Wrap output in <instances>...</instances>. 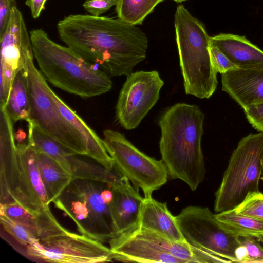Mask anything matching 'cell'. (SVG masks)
I'll list each match as a JSON object with an SVG mask.
<instances>
[{
	"mask_svg": "<svg viewBox=\"0 0 263 263\" xmlns=\"http://www.w3.org/2000/svg\"><path fill=\"white\" fill-rule=\"evenodd\" d=\"M57 29L68 47L110 77H127L146 56V34L119 18L70 15L58 23Z\"/></svg>",
	"mask_w": 263,
	"mask_h": 263,
	"instance_id": "6da1fadb",
	"label": "cell"
},
{
	"mask_svg": "<svg viewBox=\"0 0 263 263\" xmlns=\"http://www.w3.org/2000/svg\"><path fill=\"white\" fill-rule=\"evenodd\" d=\"M204 113L196 105L178 103L160 115L159 149L172 179L184 181L195 191L205 174L201 148Z\"/></svg>",
	"mask_w": 263,
	"mask_h": 263,
	"instance_id": "7a4b0ae2",
	"label": "cell"
},
{
	"mask_svg": "<svg viewBox=\"0 0 263 263\" xmlns=\"http://www.w3.org/2000/svg\"><path fill=\"white\" fill-rule=\"evenodd\" d=\"M13 122L0 107L1 203L16 202L35 217L51 212L36 161V149L15 143Z\"/></svg>",
	"mask_w": 263,
	"mask_h": 263,
	"instance_id": "3957f363",
	"label": "cell"
},
{
	"mask_svg": "<svg viewBox=\"0 0 263 263\" xmlns=\"http://www.w3.org/2000/svg\"><path fill=\"white\" fill-rule=\"evenodd\" d=\"M34 57L51 84L82 98L105 93L112 88L110 77L69 47L51 40L42 29L30 31Z\"/></svg>",
	"mask_w": 263,
	"mask_h": 263,
	"instance_id": "277c9868",
	"label": "cell"
},
{
	"mask_svg": "<svg viewBox=\"0 0 263 263\" xmlns=\"http://www.w3.org/2000/svg\"><path fill=\"white\" fill-rule=\"evenodd\" d=\"M174 25L185 92L209 99L218 84L210 54L211 37L203 24L183 5L177 7Z\"/></svg>",
	"mask_w": 263,
	"mask_h": 263,
	"instance_id": "5b68a950",
	"label": "cell"
},
{
	"mask_svg": "<svg viewBox=\"0 0 263 263\" xmlns=\"http://www.w3.org/2000/svg\"><path fill=\"white\" fill-rule=\"evenodd\" d=\"M113 259L122 262H215L217 257L186 242L173 241L140 226L110 239Z\"/></svg>",
	"mask_w": 263,
	"mask_h": 263,
	"instance_id": "8992f818",
	"label": "cell"
},
{
	"mask_svg": "<svg viewBox=\"0 0 263 263\" xmlns=\"http://www.w3.org/2000/svg\"><path fill=\"white\" fill-rule=\"evenodd\" d=\"M262 161L263 132L242 137L231 154L215 192L216 213L234 209L248 194L259 191Z\"/></svg>",
	"mask_w": 263,
	"mask_h": 263,
	"instance_id": "52a82bcc",
	"label": "cell"
},
{
	"mask_svg": "<svg viewBox=\"0 0 263 263\" xmlns=\"http://www.w3.org/2000/svg\"><path fill=\"white\" fill-rule=\"evenodd\" d=\"M33 53L26 60L30 103L29 120L46 134L76 155L87 156L85 145L79 132L61 114L52 96L53 90L34 63Z\"/></svg>",
	"mask_w": 263,
	"mask_h": 263,
	"instance_id": "ba28073f",
	"label": "cell"
},
{
	"mask_svg": "<svg viewBox=\"0 0 263 263\" xmlns=\"http://www.w3.org/2000/svg\"><path fill=\"white\" fill-rule=\"evenodd\" d=\"M103 142L112 158L114 168L127 178L133 186L141 189L144 197L165 184L168 177L164 163L151 157L135 147L120 132L103 131Z\"/></svg>",
	"mask_w": 263,
	"mask_h": 263,
	"instance_id": "9c48e42d",
	"label": "cell"
},
{
	"mask_svg": "<svg viewBox=\"0 0 263 263\" xmlns=\"http://www.w3.org/2000/svg\"><path fill=\"white\" fill-rule=\"evenodd\" d=\"M186 243L206 252L237 262L240 238L227 230L206 207L189 206L175 216Z\"/></svg>",
	"mask_w": 263,
	"mask_h": 263,
	"instance_id": "30bf717a",
	"label": "cell"
},
{
	"mask_svg": "<svg viewBox=\"0 0 263 263\" xmlns=\"http://www.w3.org/2000/svg\"><path fill=\"white\" fill-rule=\"evenodd\" d=\"M28 255L46 262L96 263L112 261V253L103 243L66 229L26 247Z\"/></svg>",
	"mask_w": 263,
	"mask_h": 263,
	"instance_id": "8fae6325",
	"label": "cell"
},
{
	"mask_svg": "<svg viewBox=\"0 0 263 263\" xmlns=\"http://www.w3.org/2000/svg\"><path fill=\"white\" fill-rule=\"evenodd\" d=\"M164 85L158 71L132 72L120 92L116 107V118L125 129L137 128L154 106Z\"/></svg>",
	"mask_w": 263,
	"mask_h": 263,
	"instance_id": "7c38bea8",
	"label": "cell"
},
{
	"mask_svg": "<svg viewBox=\"0 0 263 263\" xmlns=\"http://www.w3.org/2000/svg\"><path fill=\"white\" fill-rule=\"evenodd\" d=\"M0 43V106H6L15 75L25 68L27 57L33 53L30 34L17 7L12 10Z\"/></svg>",
	"mask_w": 263,
	"mask_h": 263,
	"instance_id": "4fadbf2b",
	"label": "cell"
},
{
	"mask_svg": "<svg viewBox=\"0 0 263 263\" xmlns=\"http://www.w3.org/2000/svg\"><path fill=\"white\" fill-rule=\"evenodd\" d=\"M221 75L222 91L243 109L263 103V63L237 67Z\"/></svg>",
	"mask_w": 263,
	"mask_h": 263,
	"instance_id": "5bb4252c",
	"label": "cell"
},
{
	"mask_svg": "<svg viewBox=\"0 0 263 263\" xmlns=\"http://www.w3.org/2000/svg\"><path fill=\"white\" fill-rule=\"evenodd\" d=\"M110 210L115 237L138 226L143 198L128 179L121 175L112 185Z\"/></svg>",
	"mask_w": 263,
	"mask_h": 263,
	"instance_id": "9a60e30c",
	"label": "cell"
},
{
	"mask_svg": "<svg viewBox=\"0 0 263 263\" xmlns=\"http://www.w3.org/2000/svg\"><path fill=\"white\" fill-rule=\"evenodd\" d=\"M105 183L87 179H74L67 187L85 202L98 240L108 243L115 235L110 205L103 201L101 195Z\"/></svg>",
	"mask_w": 263,
	"mask_h": 263,
	"instance_id": "2e32d148",
	"label": "cell"
},
{
	"mask_svg": "<svg viewBox=\"0 0 263 263\" xmlns=\"http://www.w3.org/2000/svg\"><path fill=\"white\" fill-rule=\"evenodd\" d=\"M138 226L173 241L186 242L167 203L158 201L152 196L143 198Z\"/></svg>",
	"mask_w": 263,
	"mask_h": 263,
	"instance_id": "e0dca14e",
	"label": "cell"
},
{
	"mask_svg": "<svg viewBox=\"0 0 263 263\" xmlns=\"http://www.w3.org/2000/svg\"><path fill=\"white\" fill-rule=\"evenodd\" d=\"M52 96L61 114L80 134L86 147L87 156L105 168L114 170L113 160L107 152L103 140L53 91Z\"/></svg>",
	"mask_w": 263,
	"mask_h": 263,
	"instance_id": "ac0fdd59",
	"label": "cell"
},
{
	"mask_svg": "<svg viewBox=\"0 0 263 263\" xmlns=\"http://www.w3.org/2000/svg\"><path fill=\"white\" fill-rule=\"evenodd\" d=\"M210 43L219 49L237 67L263 63V51L244 36L221 33L211 37Z\"/></svg>",
	"mask_w": 263,
	"mask_h": 263,
	"instance_id": "d6986e66",
	"label": "cell"
},
{
	"mask_svg": "<svg viewBox=\"0 0 263 263\" xmlns=\"http://www.w3.org/2000/svg\"><path fill=\"white\" fill-rule=\"evenodd\" d=\"M36 161L51 203L58 198L70 184L72 177L55 160L36 149Z\"/></svg>",
	"mask_w": 263,
	"mask_h": 263,
	"instance_id": "ffe728a7",
	"label": "cell"
},
{
	"mask_svg": "<svg viewBox=\"0 0 263 263\" xmlns=\"http://www.w3.org/2000/svg\"><path fill=\"white\" fill-rule=\"evenodd\" d=\"M53 203L73 220L80 234L98 240L90 212L80 196L67 187Z\"/></svg>",
	"mask_w": 263,
	"mask_h": 263,
	"instance_id": "44dd1931",
	"label": "cell"
},
{
	"mask_svg": "<svg viewBox=\"0 0 263 263\" xmlns=\"http://www.w3.org/2000/svg\"><path fill=\"white\" fill-rule=\"evenodd\" d=\"M215 216L234 235L254 238L263 244V220L239 214L234 209L217 213Z\"/></svg>",
	"mask_w": 263,
	"mask_h": 263,
	"instance_id": "7402d4cb",
	"label": "cell"
},
{
	"mask_svg": "<svg viewBox=\"0 0 263 263\" xmlns=\"http://www.w3.org/2000/svg\"><path fill=\"white\" fill-rule=\"evenodd\" d=\"M5 107L13 123L20 120H29L30 103L25 68L15 75Z\"/></svg>",
	"mask_w": 263,
	"mask_h": 263,
	"instance_id": "603a6c76",
	"label": "cell"
},
{
	"mask_svg": "<svg viewBox=\"0 0 263 263\" xmlns=\"http://www.w3.org/2000/svg\"><path fill=\"white\" fill-rule=\"evenodd\" d=\"M27 122L28 129L27 143L53 159L70 174L68 157L76 154L44 133L33 121L28 120Z\"/></svg>",
	"mask_w": 263,
	"mask_h": 263,
	"instance_id": "cb8c5ba5",
	"label": "cell"
},
{
	"mask_svg": "<svg viewBox=\"0 0 263 263\" xmlns=\"http://www.w3.org/2000/svg\"><path fill=\"white\" fill-rule=\"evenodd\" d=\"M118 18L134 26L142 24L155 7L164 0H116Z\"/></svg>",
	"mask_w": 263,
	"mask_h": 263,
	"instance_id": "d4e9b609",
	"label": "cell"
},
{
	"mask_svg": "<svg viewBox=\"0 0 263 263\" xmlns=\"http://www.w3.org/2000/svg\"><path fill=\"white\" fill-rule=\"evenodd\" d=\"M0 214H5L25 227L40 240V224L38 218L16 202L0 204Z\"/></svg>",
	"mask_w": 263,
	"mask_h": 263,
	"instance_id": "484cf974",
	"label": "cell"
},
{
	"mask_svg": "<svg viewBox=\"0 0 263 263\" xmlns=\"http://www.w3.org/2000/svg\"><path fill=\"white\" fill-rule=\"evenodd\" d=\"M235 255L237 262H263V246L254 238H240Z\"/></svg>",
	"mask_w": 263,
	"mask_h": 263,
	"instance_id": "4316f807",
	"label": "cell"
},
{
	"mask_svg": "<svg viewBox=\"0 0 263 263\" xmlns=\"http://www.w3.org/2000/svg\"><path fill=\"white\" fill-rule=\"evenodd\" d=\"M0 220L1 224L4 230L21 245L27 247L35 241H40L25 227L6 215L0 214Z\"/></svg>",
	"mask_w": 263,
	"mask_h": 263,
	"instance_id": "83f0119b",
	"label": "cell"
},
{
	"mask_svg": "<svg viewBox=\"0 0 263 263\" xmlns=\"http://www.w3.org/2000/svg\"><path fill=\"white\" fill-rule=\"evenodd\" d=\"M234 209L239 214L263 220V194L260 191L248 194Z\"/></svg>",
	"mask_w": 263,
	"mask_h": 263,
	"instance_id": "f1b7e54d",
	"label": "cell"
},
{
	"mask_svg": "<svg viewBox=\"0 0 263 263\" xmlns=\"http://www.w3.org/2000/svg\"><path fill=\"white\" fill-rule=\"evenodd\" d=\"M209 50L212 65L217 73L222 74L237 67L217 47L210 45Z\"/></svg>",
	"mask_w": 263,
	"mask_h": 263,
	"instance_id": "f546056e",
	"label": "cell"
},
{
	"mask_svg": "<svg viewBox=\"0 0 263 263\" xmlns=\"http://www.w3.org/2000/svg\"><path fill=\"white\" fill-rule=\"evenodd\" d=\"M116 0H85L83 4L84 9L91 15L100 16L116 6Z\"/></svg>",
	"mask_w": 263,
	"mask_h": 263,
	"instance_id": "4dcf8cb0",
	"label": "cell"
},
{
	"mask_svg": "<svg viewBox=\"0 0 263 263\" xmlns=\"http://www.w3.org/2000/svg\"><path fill=\"white\" fill-rule=\"evenodd\" d=\"M243 109L251 126L257 131L263 132V103Z\"/></svg>",
	"mask_w": 263,
	"mask_h": 263,
	"instance_id": "1f68e13d",
	"label": "cell"
},
{
	"mask_svg": "<svg viewBox=\"0 0 263 263\" xmlns=\"http://www.w3.org/2000/svg\"><path fill=\"white\" fill-rule=\"evenodd\" d=\"M16 7L15 0H0V38L7 29L13 8Z\"/></svg>",
	"mask_w": 263,
	"mask_h": 263,
	"instance_id": "d6a6232c",
	"label": "cell"
},
{
	"mask_svg": "<svg viewBox=\"0 0 263 263\" xmlns=\"http://www.w3.org/2000/svg\"><path fill=\"white\" fill-rule=\"evenodd\" d=\"M47 0H26L25 5L30 9L32 17L37 18L43 10L45 9Z\"/></svg>",
	"mask_w": 263,
	"mask_h": 263,
	"instance_id": "836d02e7",
	"label": "cell"
},
{
	"mask_svg": "<svg viewBox=\"0 0 263 263\" xmlns=\"http://www.w3.org/2000/svg\"><path fill=\"white\" fill-rule=\"evenodd\" d=\"M26 137L25 133L22 130H18L14 134V138L17 141V143H23Z\"/></svg>",
	"mask_w": 263,
	"mask_h": 263,
	"instance_id": "e575fe53",
	"label": "cell"
},
{
	"mask_svg": "<svg viewBox=\"0 0 263 263\" xmlns=\"http://www.w3.org/2000/svg\"><path fill=\"white\" fill-rule=\"evenodd\" d=\"M173 1H175L177 3H181V2L185 1L186 0H173Z\"/></svg>",
	"mask_w": 263,
	"mask_h": 263,
	"instance_id": "d590c367",
	"label": "cell"
},
{
	"mask_svg": "<svg viewBox=\"0 0 263 263\" xmlns=\"http://www.w3.org/2000/svg\"><path fill=\"white\" fill-rule=\"evenodd\" d=\"M262 172H263V161H262ZM262 180H263V177H262Z\"/></svg>",
	"mask_w": 263,
	"mask_h": 263,
	"instance_id": "8d00e7d4",
	"label": "cell"
}]
</instances>
